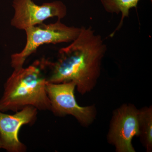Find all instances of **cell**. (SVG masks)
I'll return each instance as SVG.
<instances>
[{
	"mask_svg": "<svg viewBox=\"0 0 152 152\" xmlns=\"http://www.w3.org/2000/svg\"><path fill=\"white\" fill-rule=\"evenodd\" d=\"M76 86L72 82L52 83L47 82L46 90L50 102L51 111L55 115L65 117L72 115L85 127L94 123L97 115L94 105H79L75 96Z\"/></svg>",
	"mask_w": 152,
	"mask_h": 152,
	"instance_id": "cell-4",
	"label": "cell"
},
{
	"mask_svg": "<svg viewBox=\"0 0 152 152\" xmlns=\"http://www.w3.org/2000/svg\"><path fill=\"white\" fill-rule=\"evenodd\" d=\"M38 110L27 106L13 115L0 111V138L2 149L8 152H24L26 147L19 139V132L23 125L36 121Z\"/></svg>",
	"mask_w": 152,
	"mask_h": 152,
	"instance_id": "cell-7",
	"label": "cell"
},
{
	"mask_svg": "<svg viewBox=\"0 0 152 152\" xmlns=\"http://www.w3.org/2000/svg\"><path fill=\"white\" fill-rule=\"evenodd\" d=\"M14 15L11 25L19 30L43 23L47 19L56 17L64 18L67 15V8L61 1L45 3L41 5L32 0H13Z\"/></svg>",
	"mask_w": 152,
	"mask_h": 152,
	"instance_id": "cell-6",
	"label": "cell"
},
{
	"mask_svg": "<svg viewBox=\"0 0 152 152\" xmlns=\"http://www.w3.org/2000/svg\"><path fill=\"white\" fill-rule=\"evenodd\" d=\"M107 49L100 35L91 26H82L77 37L59 50L55 61L44 60L45 66L50 69L47 81L72 82L80 94L90 92L100 76L102 61Z\"/></svg>",
	"mask_w": 152,
	"mask_h": 152,
	"instance_id": "cell-1",
	"label": "cell"
},
{
	"mask_svg": "<svg viewBox=\"0 0 152 152\" xmlns=\"http://www.w3.org/2000/svg\"><path fill=\"white\" fill-rule=\"evenodd\" d=\"M139 110L133 104L126 103L114 111L107 139L116 152H136L132 140L138 137Z\"/></svg>",
	"mask_w": 152,
	"mask_h": 152,
	"instance_id": "cell-5",
	"label": "cell"
},
{
	"mask_svg": "<svg viewBox=\"0 0 152 152\" xmlns=\"http://www.w3.org/2000/svg\"><path fill=\"white\" fill-rule=\"evenodd\" d=\"M138 137L147 152L152 151V107L139 110Z\"/></svg>",
	"mask_w": 152,
	"mask_h": 152,
	"instance_id": "cell-9",
	"label": "cell"
},
{
	"mask_svg": "<svg viewBox=\"0 0 152 152\" xmlns=\"http://www.w3.org/2000/svg\"><path fill=\"white\" fill-rule=\"evenodd\" d=\"M140 0H100L101 4L105 10L110 14H121V18L118 26L114 31L110 35L113 37L115 33L120 30L123 26L125 18H128L130 10L133 8L137 9ZM152 2V0H151Z\"/></svg>",
	"mask_w": 152,
	"mask_h": 152,
	"instance_id": "cell-8",
	"label": "cell"
},
{
	"mask_svg": "<svg viewBox=\"0 0 152 152\" xmlns=\"http://www.w3.org/2000/svg\"><path fill=\"white\" fill-rule=\"evenodd\" d=\"M42 61L14 70L6 81L0 99V111H18L27 106L50 111L46 90L47 76Z\"/></svg>",
	"mask_w": 152,
	"mask_h": 152,
	"instance_id": "cell-2",
	"label": "cell"
},
{
	"mask_svg": "<svg viewBox=\"0 0 152 152\" xmlns=\"http://www.w3.org/2000/svg\"><path fill=\"white\" fill-rule=\"evenodd\" d=\"M2 149V146L1 141V138H0V149Z\"/></svg>",
	"mask_w": 152,
	"mask_h": 152,
	"instance_id": "cell-10",
	"label": "cell"
},
{
	"mask_svg": "<svg viewBox=\"0 0 152 152\" xmlns=\"http://www.w3.org/2000/svg\"><path fill=\"white\" fill-rule=\"evenodd\" d=\"M24 31L26 35V45L20 52L11 56V66L14 70L23 67L28 57L43 45L72 42L80 34L81 28L69 26L58 20L53 23H43Z\"/></svg>",
	"mask_w": 152,
	"mask_h": 152,
	"instance_id": "cell-3",
	"label": "cell"
}]
</instances>
